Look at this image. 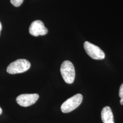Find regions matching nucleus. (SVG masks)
<instances>
[{
	"label": "nucleus",
	"mask_w": 123,
	"mask_h": 123,
	"mask_svg": "<svg viewBox=\"0 0 123 123\" xmlns=\"http://www.w3.org/2000/svg\"><path fill=\"white\" fill-rule=\"evenodd\" d=\"M31 67L30 62L25 59H19L12 62L7 68L6 71L10 74L22 73L28 70Z\"/></svg>",
	"instance_id": "nucleus-1"
},
{
	"label": "nucleus",
	"mask_w": 123,
	"mask_h": 123,
	"mask_svg": "<svg viewBox=\"0 0 123 123\" xmlns=\"http://www.w3.org/2000/svg\"><path fill=\"white\" fill-rule=\"evenodd\" d=\"M60 72L63 79L67 84H71L74 82L75 77L74 67L72 62L66 60L62 64Z\"/></svg>",
	"instance_id": "nucleus-2"
},
{
	"label": "nucleus",
	"mask_w": 123,
	"mask_h": 123,
	"mask_svg": "<svg viewBox=\"0 0 123 123\" xmlns=\"http://www.w3.org/2000/svg\"><path fill=\"white\" fill-rule=\"evenodd\" d=\"M83 97L81 94H77L65 101L61 106L62 113H68L74 110L82 102Z\"/></svg>",
	"instance_id": "nucleus-3"
},
{
	"label": "nucleus",
	"mask_w": 123,
	"mask_h": 123,
	"mask_svg": "<svg viewBox=\"0 0 123 123\" xmlns=\"http://www.w3.org/2000/svg\"><path fill=\"white\" fill-rule=\"evenodd\" d=\"M84 48L88 55L95 60H102L105 57V53L98 47L88 42L84 43Z\"/></svg>",
	"instance_id": "nucleus-4"
},
{
	"label": "nucleus",
	"mask_w": 123,
	"mask_h": 123,
	"mask_svg": "<svg viewBox=\"0 0 123 123\" xmlns=\"http://www.w3.org/2000/svg\"><path fill=\"white\" fill-rule=\"evenodd\" d=\"M37 93L22 94L19 95L16 98L18 104L22 107H28L34 104L39 98Z\"/></svg>",
	"instance_id": "nucleus-5"
},
{
	"label": "nucleus",
	"mask_w": 123,
	"mask_h": 123,
	"mask_svg": "<svg viewBox=\"0 0 123 123\" xmlns=\"http://www.w3.org/2000/svg\"><path fill=\"white\" fill-rule=\"evenodd\" d=\"M29 31L31 35L35 37L45 35L48 32V29L44 26L43 22L40 20H36L32 22Z\"/></svg>",
	"instance_id": "nucleus-6"
},
{
	"label": "nucleus",
	"mask_w": 123,
	"mask_h": 123,
	"mask_svg": "<svg viewBox=\"0 0 123 123\" xmlns=\"http://www.w3.org/2000/svg\"><path fill=\"white\" fill-rule=\"evenodd\" d=\"M101 115L103 123H114L113 114L109 106H105L103 109Z\"/></svg>",
	"instance_id": "nucleus-7"
},
{
	"label": "nucleus",
	"mask_w": 123,
	"mask_h": 123,
	"mask_svg": "<svg viewBox=\"0 0 123 123\" xmlns=\"http://www.w3.org/2000/svg\"><path fill=\"white\" fill-rule=\"evenodd\" d=\"M23 0H10V1L14 6L18 7L22 5Z\"/></svg>",
	"instance_id": "nucleus-8"
},
{
	"label": "nucleus",
	"mask_w": 123,
	"mask_h": 123,
	"mask_svg": "<svg viewBox=\"0 0 123 123\" xmlns=\"http://www.w3.org/2000/svg\"><path fill=\"white\" fill-rule=\"evenodd\" d=\"M119 96L121 98L120 103L121 105H123V83L120 86L119 90Z\"/></svg>",
	"instance_id": "nucleus-9"
},
{
	"label": "nucleus",
	"mask_w": 123,
	"mask_h": 123,
	"mask_svg": "<svg viewBox=\"0 0 123 123\" xmlns=\"http://www.w3.org/2000/svg\"><path fill=\"white\" fill-rule=\"evenodd\" d=\"M1 29H2V25H1V24L0 22V32L1 31Z\"/></svg>",
	"instance_id": "nucleus-10"
},
{
	"label": "nucleus",
	"mask_w": 123,
	"mask_h": 123,
	"mask_svg": "<svg viewBox=\"0 0 123 123\" xmlns=\"http://www.w3.org/2000/svg\"><path fill=\"white\" fill-rule=\"evenodd\" d=\"M2 112V109H1V108L0 107V115L1 114Z\"/></svg>",
	"instance_id": "nucleus-11"
}]
</instances>
